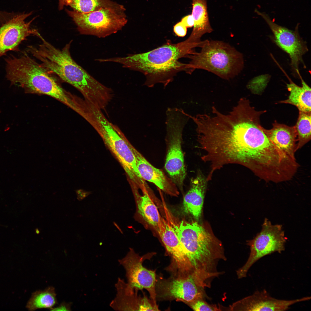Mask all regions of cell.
<instances>
[{"mask_svg":"<svg viewBox=\"0 0 311 311\" xmlns=\"http://www.w3.org/2000/svg\"><path fill=\"white\" fill-rule=\"evenodd\" d=\"M207 181L201 174H198L191 179L190 188L183 198L184 212L197 220L201 216Z\"/></svg>","mask_w":311,"mask_h":311,"instance_id":"21","label":"cell"},{"mask_svg":"<svg viewBox=\"0 0 311 311\" xmlns=\"http://www.w3.org/2000/svg\"><path fill=\"white\" fill-rule=\"evenodd\" d=\"M255 12L263 18L269 26L277 45L289 54L293 72L298 75L299 65L303 62L302 56L308 51L305 42L298 33V24L295 31L291 30L276 24L266 13L257 9Z\"/></svg>","mask_w":311,"mask_h":311,"instance_id":"13","label":"cell"},{"mask_svg":"<svg viewBox=\"0 0 311 311\" xmlns=\"http://www.w3.org/2000/svg\"><path fill=\"white\" fill-rule=\"evenodd\" d=\"M130 147L135 156L137 169L143 179L153 183L166 194L177 197L179 194L177 187L171 179L162 170L152 165L131 144Z\"/></svg>","mask_w":311,"mask_h":311,"instance_id":"17","label":"cell"},{"mask_svg":"<svg viewBox=\"0 0 311 311\" xmlns=\"http://www.w3.org/2000/svg\"><path fill=\"white\" fill-rule=\"evenodd\" d=\"M189 306L193 310L196 311H222L224 309L228 310V307H225L219 304H210L203 299H198Z\"/></svg>","mask_w":311,"mask_h":311,"instance_id":"27","label":"cell"},{"mask_svg":"<svg viewBox=\"0 0 311 311\" xmlns=\"http://www.w3.org/2000/svg\"><path fill=\"white\" fill-rule=\"evenodd\" d=\"M310 296L293 300L276 299L271 296L265 290L257 291L252 295L230 305L228 310L283 311L296 303L308 301Z\"/></svg>","mask_w":311,"mask_h":311,"instance_id":"16","label":"cell"},{"mask_svg":"<svg viewBox=\"0 0 311 311\" xmlns=\"http://www.w3.org/2000/svg\"><path fill=\"white\" fill-rule=\"evenodd\" d=\"M115 2L111 0H65V3L74 11L87 13L111 5Z\"/></svg>","mask_w":311,"mask_h":311,"instance_id":"26","label":"cell"},{"mask_svg":"<svg viewBox=\"0 0 311 311\" xmlns=\"http://www.w3.org/2000/svg\"><path fill=\"white\" fill-rule=\"evenodd\" d=\"M59 5L58 8L60 10L63 9V7L65 5V0H58Z\"/></svg>","mask_w":311,"mask_h":311,"instance_id":"32","label":"cell"},{"mask_svg":"<svg viewBox=\"0 0 311 311\" xmlns=\"http://www.w3.org/2000/svg\"><path fill=\"white\" fill-rule=\"evenodd\" d=\"M126 9L115 2L113 4L87 13L66 10L82 35L103 38L122 29L128 22Z\"/></svg>","mask_w":311,"mask_h":311,"instance_id":"8","label":"cell"},{"mask_svg":"<svg viewBox=\"0 0 311 311\" xmlns=\"http://www.w3.org/2000/svg\"><path fill=\"white\" fill-rule=\"evenodd\" d=\"M156 230L171 258L168 270L172 275L192 276V268L184 248L170 224L161 217Z\"/></svg>","mask_w":311,"mask_h":311,"instance_id":"14","label":"cell"},{"mask_svg":"<svg viewBox=\"0 0 311 311\" xmlns=\"http://www.w3.org/2000/svg\"><path fill=\"white\" fill-rule=\"evenodd\" d=\"M199 46V43L189 37L177 43L168 41L147 52L109 58L107 61L142 73L146 78L144 85L148 87H153L160 83L165 88L177 73L183 71L187 73V64L181 62L179 60L194 53L193 49Z\"/></svg>","mask_w":311,"mask_h":311,"instance_id":"4","label":"cell"},{"mask_svg":"<svg viewBox=\"0 0 311 311\" xmlns=\"http://www.w3.org/2000/svg\"><path fill=\"white\" fill-rule=\"evenodd\" d=\"M261 231L248 241L250 252L245 264L236 271L238 279L246 277L251 266L262 257L274 252L281 253L285 250L286 239L280 225H273L265 218Z\"/></svg>","mask_w":311,"mask_h":311,"instance_id":"10","label":"cell"},{"mask_svg":"<svg viewBox=\"0 0 311 311\" xmlns=\"http://www.w3.org/2000/svg\"><path fill=\"white\" fill-rule=\"evenodd\" d=\"M35 232H36V233L37 234H39V232H40L39 230L37 228L36 229V230H35Z\"/></svg>","mask_w":311,"mask_h":311,"instance_id":"33","label":"cell"},{"mask_svg":"<svg viewBox=\"0 0 311 311\" xmlns=\"http://www.w3.org/2000/svg\"><path fill=\"white\" fill-rule=\"evenodd\" d=\"M198 53L194 52L187 57L188 73L200 69L211 72L228 80L239 74L244 67L242 54L230 45L219 41H203Z\"/></svg>","mask_w":311,"mask_h":311,"instance_id":"6","label":"cell"},{"mask_svg":"<svg viewBox=\"0 0 311 311\" xmlns=\"http://www.w3.org/2000/svg\"><path fill=\"white\" fill-rule=\"evenodd\" d=\"M181 22L187 28L191 27L194 26V19L191 14L184 17L182 19Z\"/></svg>","mask_w":311,"mask_h":311,"instance_id":"30","label":"cell"},{"mask_svg":"<svg viewBox=\"0 0 311 311\" xmlns=\"http://www.w3.org/2000/svg\"><path fill=\"white\" fill-rule=\"evenodd\" d=\"M298 76L301 80V86L294 83L288 77L289 83L287 87L290 92L287 99L280 101L278 103L291 104L296 106L299 111L311 112V88L304 81L299 72Z\"/></svg>","mask_w":311,"mask_h":311,"instance_id":"22","label":"cell"},{"mask_svg":"<svg viewBox=\"0 0 311 311\" xmlns=\"http://www.w3.org/2000/svg\"><path fill=\"white\" fill-rule=\"evenodd\" d=\"M167 219L184 248L194 279L202 286L210 285L215 278L224 272L217 268L220 261L227 260L221 242L205 224L178 221L171 215Z\"/></svg>","mask_w":311,"mask_h":311,"instance_id":"2","label":"cell"},{"mask_svg":"<svg viewBox=\"0 0 311 311\" xmlns=\"http://www.w3.org/2000/svg\"><path fill=\"white\" fill-rule=\"evenodd\" d=\"M192 9L191 15L194 24L191 34L200 40L205 34L210 33L213 29L210 24L207 10L206 0H191Z\"/></svg>","mask_w":311,"mask_h":311,"instance_id":"23","label":"cell"},{"mask_svg":"<svg viewBox=\"0 0 311 311\" xmlns=\"http://www.w3.org/2000/svg\"><path fill=\"white\" fill-rule=\"evenodd\" d=\"M32 13L15 15L0 26V57L9 51L16 50L19 44L28 37L37 34V30L30 27L35 17L28 22L25 21Z\"/></svg>","mask_w":311,"mask_h":311,"instance_id":"15","label":"cell"},{"mask_svg":"<svg viewBox=\"0 0 311 311\" xmlns=\"http://www.w3.org/2000/svg\"><path fill=\"white\" fill-rule=\"evenodd\" d=\"M14 16L13 14L0 11V24L5 23Z\"/></svg>","mask_w":311,"mask_h":311,"instance_id":"31","label":"cell"},{"mask_svg":"<svg viewBox=\"0 0 311 311\" xmlns=\"http://www.w3.org/2000/svg\"><path fill=\"white\" fill-rule=\"evenodd\" d=\"M166 115L167 150L164 168L173 183L182 190L186 174L182 148V133L190 118L183 109L177 108H168Z\"/></svg>","mask_w":311,"mask_h":311,"instance_id":"7","label":"cell"},{"mask_svg":"<svg viewBox=\"0 0 311 311\" xmlns=\"http://www.w3.org/2000/svg\"><path fill=\"white\" fill-rule=\"evenodd\" d=\"M94 128L119 161L133 185L142 184L144 181L137 169L130 143L118 127L103 117L95 123Z\"/></svg>","mask_w":311,"mask_h":311,"instance_id":"9","label":"cell"},{"mask_svg":"<svg viewBox=\"0 0 311 311\" xmlns=\"http://www.w3.org/2000/svg\"><path fill=\"white\" fill-rule=\"evenodd\" d=\"M19 57L11 56L5 59L6 77L12 85H18L26 93L47 95L70 108L75 97L64 90L52 73L25 52Z\"/></svg>","mask_w":311,"mask_h":311,"instance_id":"5","label":"cell"},{"mask_svg":"<svg viewBox=\"0 0 311 311\" xmlns=\"http://www.w3.org/2000/svg\"><path fill=\"white\" fill-rule=\"evenodd\" d=\"M71 303H61L56 307H53L50 309L51 311H71Z\"/></svg>","mask_w":311,"mask_h":311,"instance_id":"29","label":"cell"},{"mask_svg":"<svg viewBox=\"0 0 311 311\" xmlns=\"http://www.w3.org/2000/svg\"><path fill=\"white\" fill-rule=\"evenodd\" d=\"M212 111L211 114L191 117L196 124L200 147L206 151L203 159L210 161L214 170L230 163L245 166L253 150L266 136L260 120L266 111H256L245 98H240L227 114L215 106Z\"/></svg>","mask_w":311,"mask_h":311,"instance_id":"1","label":"cell"},{"mask_svg":"<svg viewBox=\"0 0 311 311\" xmlns=\"http://www.w3.org/2000/svg\"></svg>","mask_w":311,"mask_h":311,"instance_id":"34","label":"cell"},{"mask_svg":"<svg viewBox=\"0 0 311 311\" xmlns=\"http://www.w3.org/2000/svg\"><path fill=\"white\" fill-rule=\"evenodd\" d=\"M311 112L299 111L295 126L297 135V150L302 148L311 139Z\"/></svg>","mask_w":311,"mask_h":311,"instance_id":"25","label":"cell"},{"mask_svg":"<svg viewBox=\"0 0 311 311\" xmlns=\"http://www.w3.org/2000/svg\"><path fill=\"white\" fill-rule=\"evenodd\" d=\"M36 36L41 42L37 46H28L29 52L51 72L78 90L85 100L97 106L107 101L111 95V88L96 80L73 59L70 51L71 41L59 49L39 33Z\"/></svg>","mask_w":311,"mask_h":311,"instance_id":"3","label":"cell"},{"mask_svg":"<svg viewBox=\"0 0 311 311\" xmlns=\"http://www.w3.org/2000/svg\"><path fill=\"white\" fill-rule=\"evenodd\" d=\"M151 252L140 256L130 248L126 255L119 260L124 268L128 283L135 290L145 289L148 292L154 304L156 303V285L157 281L155 271L148 269L143 265V261L149 259L155 254Z\"/></svg>","mask_w":311,"mask_h":311,"instance_id":"12","label":"cell"},{"mask_svg":"<svg viewBox=\"0 0 311 311\" xmlns=\"http://www.w3.org/2000/svg\"><path fill=\"white\" fill-rule=\"evenodd\" d=\"M133 187V192L136 207L135 217L157 230L161 218L158 208L153 200L147 185L141 189Z\"/></svg>","mask_w":311,"mask_h":311,"instance_id":"20","label":"cell"},{"mask_svg":"<svg viewBox=\"0 0 311 311\" xmlns=\"http://www.w3.org/2000/svg\"><path fill=\"white\" fill-rule=\"evenodd\" d=\"M187 28L181 21L177 23L174 26L173 31L179 37H183L187 33Z\"/></svg>","mask_w":311,"mask_h":311,"instance_id":"28","label":"cell"},{"mask_svg":"<svg viewBox=\"0 0 311 311\" xmlns=\"http://www.w3.org/2000/svg\"><path fill=\"white\" fill-rule=\"evenodd\" d=\"M273 127L262 129L269 139L277 147L292 158L296 159L297 135L295 126H290L275 121Z\"/></svg>","mask_w":311,"mask_h":311,"instance_id":"19","label":"cell"},{"mask_svg":"<svg viewBox=\"0 0 311 311\" xmlns=\"http://www.w3.org/2000/svg\"><path fill=\"white\" fill-rule=\"evenodd\" d=\"M159 279L156 285V299L175 300L189 306L198 299H209L205 288L198 285L191 276L172 275L168 279Z\"/></svg>","mask_w":311,"mask_h":311,"instance_id":"11","label":"cell"},{"mask_svg":"<svg viewBox=\"0 0 311 311\" xmlns=\"http://www.w3.org/2000/svg\"><path fill=\"white\" fill-rule=\"evenodd\" d=\"M117 294L110 304L113 309L118 311H146L150 305L149 299L145 295H138L135 290L128 283L118 278L115 284Z\"/></svg>","mask_w":311,"mask_h":311,"instance_id":"18","label":"cell"},{"mask_svg":"<svg viewBox=\"0 0 311 311\" xmlns=\"http://www.w3.org/2000/svg\"><path fill=\"white\" fill-rule=\"evenodd\" d=\"M55 288L50 286L43 290L37 291L32 293L26 308L29 311L42 308L50 309L57 304Z\"/></svg>","mask_w":311,"mask_h":311,"instance_id":"24","label":"cell"}]
</instances>
